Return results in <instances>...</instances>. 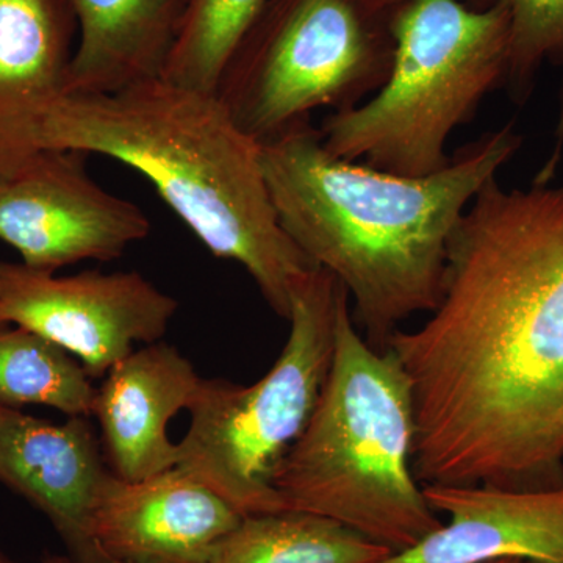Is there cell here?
Returning <instances> with one entry per match:
<instances>
[{
    "mask_svg": "<svg viewBox=\"0 0 563 563\" xmlns=\"http://www.w3.org/2000/svg\"><path fill=\"white\" fill-rule=\"evenodd\" d=\"M391 35L384 87L355 109L333 111L318 131L335 157L399 176H431L451 161V133L506 85L509 13L462 0H407L393 11Z\"/></svg>",
    "mask_w": 563,
    "mask_h": 563,
    "instance_id": "cell-5",
    "label": "cell"
},
{
    "mask_svg": "<svg viewBox=\"0 0 563 563\" xmlns=\"http://www.w3.org/2000/svg\"><path fill=\"white\" fill-rule=\"evenodd\" d=\"M268 0H185L179 35L163 79L217 95L240 41Z\"/></svg>",
    "mask_w": 563,
    "mask_h": 563,
    "instance_id": "cell-18",
    "label": "cell"
},
{
    "mask_svg": "<svg viewBox=\"0 0 563 563\" xmlns=\"http://www.w3.org/2000/svg\"><path fill=\"white\" fill-rule=\"evenodd\" d=\"M109 473L87 418L52 422L0 406V484L49 518L73 563H109L91 533Z\"/></svg>",
    "mask_w": 563,
    "mask_h": 563,
    "instance_id": "cell-11",
    "label": "cell"
},
{
    "mask_svg": "<svg viewBox=\"0 0 563 563\" xmlns=\"http://www.w3.org/2000/svg\"><path fill=\"white\" fill-rule=\"evenodd\" d=\"M201 383L191 362L162 342L111 366L92 407L111 473L141 481L176 468L179 443L169 440L168 424L188 410Z\"/></svg>",
    "mask_w": 563,
    "mask_h": 563,
    "instance_id": "cell-13",
    "label": "cell"
},
{
    "mask_svg": "<svg viewBox=\"0 0 563 563\" xmlns=\"http://www.w3.org/2000/svg\"><path fill=\"white\" fill-rule=\"evenodd\" d=\"M44 563H73L69 561V559L66 558H49Z\"/></svg>",
    "mask_w": 563,
    "mask_h": 563,
    "instance_id": "cell-21",
    "label": "cell"
},
{
    "mask_svg": "<svg viewBox=\"0 0 563 563\" xmlns=\"http://www.w3.org/2000/svg\"><path fill=\"white\" fill-rule=\"evenodd\" d=\"M361 2L372 7L374 10L384 11V13H393V11L401 7L407 0H361Z\"/></svg>",
    "mask_w": 563,
    "mask_h": 563,
    "instance_id": "cell-20",
    "label": "cell"
},
{
    "mask_svg": "<svg viewBox=\"0 0 563 563\" xmlns=\"http://www.w3.org/2000/svg\"><path fill=\"white\" fill-rule=\"evenodd\" d=\"M74 33L66 0H0V111L63 90Z\"/></svg>",
    "mask_w": 563,
    "mask_h": 563,
    "instance_id": "cell-15",
    "label": "cell"
},
{
    "mask_svg": "<svg viewBox=\"0 0 563 563\" xmlns=\"http://www.w3.org/2000/svg\"><path fill=\"white\" fill-rule=\"evenodd\" d=\"M344 290L331 273L313 269L292 292L290 333L272 369L252 385L202 379L188 407L177 466L244 517L287 510L274 473L320 398Z\"/></svg>",
    "mask_w": 563,
    "mask_h": 563,
    "instance_id": "cell-6",
    "label": "cell"
},
{
    "mask_svg": "<svg viewBox=\"0 0 563 563\" xmlns=\"http://www.w3.org/2000/svg\"><path fill=\"white\" fill-rule=\"evenodd\" d=\"M391 14L361 0H268L222 70L218 99L258 144L322 107L355 109L390 74Z\"/></svg>",
    "mask_w": 563,
    "mask_h": 563,
    "instance_id": "cell-7",
    "label": "cell"
},
{
    "mask_svg": "<svg viewBox=\"0 0 563 563\" xmlns=\"http://www.w3.org/2000/svg\"><path fill=\"white\" fill-rule=\"evenodd\" d=\"M243 517L179 466L141 481L110 472L91 533L109 563H210Z\"/></svg>",
    "mask_w": 563,
    "mask_h": 563,
    "instance_id": "cell-10",
    "label": "cell"
},
{
    "mask_svg": "<svg viewBox=\"0 0 563 563\" xmlns=\"http://www.w3.org/2000/svg\"><path fill=\"white\" fill-rule=\"evenodd\" d=\"M66 2L79 38L62 91L113 92L163 76L185 0Z\"/></svg>",
    "mask_w": 563,
    "mask_h": 563,
    "instance_id": "cell-14",
    "label": "cell"
},
{
    "mask_svg": "<svg viewBox=\"0 0 563 563\" xmlns=\"http://www.w3.org/2000/svg\"><path fill=\"white\" fill-rule=\"evenodd\" d=\"M387 347L412 390L418 483L563 487V185L488 180L435 309Z\"/></svg>",
    "mask_w": 563,
    "mask_h": 563,
    "instance_id": "cell-1",
    "label": "cell"
},
{
    "mask_svg": "<svg viewBox=\"0 0 563 563\" xmlns=\"http://www.w3.org/2000/svg\"><path fill=\"white\" fill-rule=\"evenodd\" d=\"M73 151H41L0 176V242L22 265L57 273L85 261L110 262L146 239L139 206L103 190Z\"/></svg>",
    "mask_w": 563,
    "mask_h": 563,
    "instance_id": "cell-9",
    "label": "cell"
},
{
    "mask_svg": "<svg viewBox=\"0 0 563 563\" xmlns=\"http://www.w3.org/2000/svg\"><path fill=\"white\" fill-rule=\"evenodd\" d=\"M179 303L136 272L55 276L0 262V322L27 329L69 352L91 379L161 342Z\"/></svg>",
    "mask_w": 563,
    "mask_h": 563,
    "instance_id": "cell-8",
    "label": "cell"
},
{
    "mask_svg": "<svg viewBox=\"0 0 563 563\" xmlns=\"http://www.w3.org/2000/svg\"><path fill=\"white\" fill-rule=\"evenodd\" d=\"M485 563H523V562L518 561V559H499V561H492V562H485Z\"/></svg>",
    "mask_w": 563,
    "mask_h": 563,
    "instance_id": "cell-22",
    "label": "cell"
},
{
    "mask_svg": "<svg viewBox=\"0 0 563 563\" xmlns=\"http://www.w3.org/2000/svg\"><path fill=\"white\" fill-rule=\"evenodd\" d=\"M433 512L451 521L383 563H563V487L421 485Z\"/></svg>",
    "mask_w": 563,
    "mask_h": 563,
    "instance_id": "cell-12",
    "label": "cell"
},
{
    "mask_svg": "<svg viewBox=\"0 0 563 563\" xmlns=\"http://www.w3.org/2000/svg\"><path fill=\"white\" fill-rule=\"evenodd\" d=\"M520 144L507 124L439 173L399 176L335 157L307 122L261 144V162L282 229L346 288L366 342L384 351L401 322L435 309L459 221Z\"/></svg>",
    "mask_w": 563,
    "mask_h": 563,
    "instance_id": "cell-3",
    "label": "cell"
},
{
    "mask_svg": "<svg viewBox=\"0 0 563 563\" xmlns=\"http://www.w3.org/2000/svg\"><path fill=\"white\" fill-rule=\"evenodd\" d=\"M391 551L320 515H246L210 563H383Z\"/></svg>",
    "mask_w": 563,
    "mask_h": 563,
    "instance_id": "cell-16",
    "label": "cell"
},
{
    "mask_svg": "<svg viewBox=\"0 0 563 563\" xmlns=\"http://www.w3.org/2000/svg\"><path fill=\"white\" fill-rule=\"evenodd\" d=\"M96 390L69 352L24 328H0V406H44L69 418L91 417Z\"/></svg>",
    "mask_w": 563,
    "mask_h": 563,
    "instance_id": "cell-17",
    "label": "cell"
},
{
    "mask_svg": "<svg viewBox=\"0 0 563 563\" xmlns=\"http://www.w3.org/2000/svg\"><path fill=\"white\" fill-rule=\"evenodd\" d=\"M476 10L503 5L509 13V68L506 85L515 102L528 101L533 79L550 62L563 70V0H462ZM563 155V81L561 109L550 158L533 184H551Z\"/></svg>",
    "mask_w": 563,
    "mask_h": 563,
    "instance_id": "cell-19",
    "label": "cell"
},
{
    "mask_svg": "<svg viewBox=\"0 0 563 563\" xmlns=\"http://www.w3.org/2000/svg\"><path fill=\"white\" fill-rule=\"evenodd\" d=\"M2 325H3L2 322H0V328H2Z\"/></svg>",
    "mask_w": 563,
    "mask_h": 563,
    "instance_id": "cell-24",
    "label": "cell"
},
{
    "mask_svg": "<svg viewBox=\"0 0 563 563\" xmlns=\"http://www.w3.org/2000/svg\"><path fill=\"white\" fill-rule=\"evenodd\" d=\"M412 390L395 352L355 328L344 290L333 357L301 437L273 477L287 510L346 526L393 554L443 525L413 473Z\"/></svg>",
    "mask_w": 563,
    "mask_h": 563,
    "instance_id": "cell-4",
    "label": "cell"
},
{
    "mask_svg": "<svg viewBox=\"0 0 563 563\" xmlns=\"http://www.w3.org/2000/svg\"><path fill=\"white\" fill-rule=\"evenodd\" d=\"M0 563H10L9 561H7L5 558H3L2 554H0Z\"/></svg>",
    "mask_w": 563,
    "mask_h": 563,
    "instance_id": "cell-23",
    "label": "cell"
},
{
    "mask_svg": "<svg viewBox=\"0 0 563 563\" xmlns=\"http://www.w3.org/2000/svg\"><path fill=\"white\" fill-rule=\"evenodd\" d=\"M41 151L131 166L218 258L240 263L277 317L317 266L282 229L261 144L213 92L152 79L113 92L58 91L0 111V176Z\"/></svg>",
    "mask_w": 563,
    "mask_h": 563,
    "instance_id": "cell-2",
    "label": "cell"
}]
</instances>
